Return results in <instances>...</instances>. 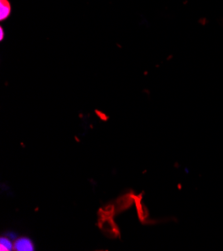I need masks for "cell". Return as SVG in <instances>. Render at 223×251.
Returning a JSON list of instances; mask_svg holds the SVG:
<instances>
[{
  "label": "cell",
  "instance_id": "7a4b0ae2",
  "mask_svg": "<svg viewBox=\"0 0 223 251\" xmlns=\"http://www.w3.org/2000/svg\"><path fill=\"white\" fill-rule=\"evenodd\" d=\"M133 203H135V195L132 193L123 194L119 198H117L113 202V206L115 209V213H120L128 209Z\"/></svg>",
  "mask_w": 223,
  "mask_h": 251
},
{
  "label": "cell",
  "instance_id": "5b68a950",
  "mask_svg": "<svg viewBox=\"0 0 223 251\" xmlns=\"http://www.w3.org/2000/svg\"><path fill=\"white\" fill-rule=\"evenodd\" d=\"M11 6L8 0H0V20L3 21L9 17Z\"/></svg>",
  "mask_w": 223,
  "mask_h": 251
},
{
  "label": "cell",
  "instance_id": "277c9868",
  "mask_svg": "<svg viewBox=\"0 0 223 251\" xmlns=\"http://www.w3.org/2000/svg\"><path fill=\"white\" fill-rule=\"evenodd\" d=\"M141 197L142 195H139V196H135V205H136V208H137V213H138V216L140 218V220L142 222H145V219L148 218V211L146 210V207L144 206V204L142 203V200H141Z\"/></svg>",
  "mask_w": 223,
  "mask_h": 251
},
{
  "label": "cell",
  "instance_id": "6da1fadb",
  "mask_svg": "<svg viewBox=\"0 0 223 251\" xmlns=\"http://www.w3.org/2000/svg\"><path fill=\"white\" fill-rule=\"evenodd\" d=\"M98 227L109 238H116L119 236V229L113 220V216L99 213Z\"/></svg>",
  "mask_w": 223,
  "mask_h": 251
},
{
  "label": "cell",
  "instance_id": "3957f363",
  "mask_svg": "<svg viewBox=\"0 0 223 251\" xmlns=\"http://www.w3.org/2000/svg\"><path fill=\"white\" fill-rule=\"evenodd\" d=\"M14 250L16 251H33L34 244L27 237H19L14 241Z\"/></svg>",
  "mask_w": 223,
  "mask_h": 251
},
{
  "label": "cell",
  "instance_id": "52a82bcc",
  "mask_svg": "<svg viewBox=\"0 0 223 251\" xmlns=\"http://www.w3.org/2000/svg\"><path fill=\"white\" fill-rule=\"evenodd\" d=\"M3 37H4V31H3V28L1 27L0 28V40H3Z\"/></svg>",
  "mask_w": 223,
  "mask_h": 251
},
{
  "label": "cell",
  "instance_id": "8992f818",
  "mask_svg": "<svg viewBox=\"0 0 223 251\" xmlns=\"http://www.w3.org/2000/svg\"><path fill=\"white\" fill-rule=\"evenodd\" d=\"M14 249V243L8 237L0 238V250L1 251H10Z\"/></svg>",
  "mask_w": 223,
  "mask_h": 251
}]
</instances>
